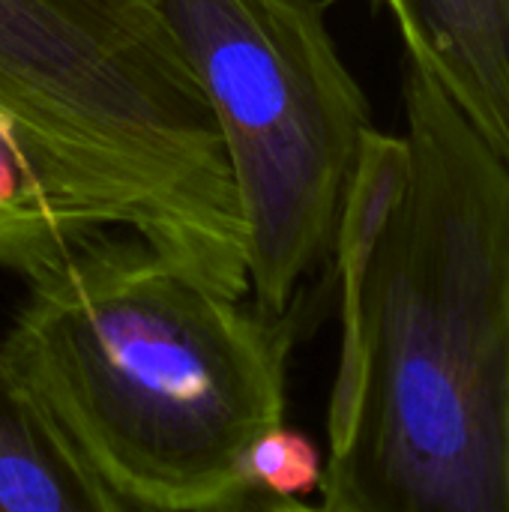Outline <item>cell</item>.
<instances>
[{"instance_id": "6da1fadb", "label": "cell", "mask_w": 509, "mask_h": 512, "mask_svg": "<svg viewBox=\"0 0 509 512\" xmlns=\"http://www.w3.org/2000/svg\"><path fill=\"white\" fill-rule=\"evenodd\" d=\"M342 210L324 512H509V168L405 57Z\"/></svg>"}, {"instance_id": "3957f363", "label": "cell", "mask_w": 509, "mask_h": 512, "mask_svg": "<svg viewBox=\"0 0 509 512\" xmlns=\"http://www.w3.org/2000/svg\"><path fill=\"white\" fill-rule=\"evenodd\" d=\"M0 117L78 225L249 297L222 141L162 0H0Z\"/></svg>"}, {"instance_id": "277c9868", "label": "cell", "mask_w": 509, "mask_h": 512, "mask_svg": "<svg viewBox=\"0 0 509 512\" xmlns=\"http://www.w3.org/2000/svg\"><path fill=\"white\" fill-rule=\"evenodd\" d=\"M228 165L252 309L285 318L333 258L375 129L318 0H162Z\"/></svg>"}, {"instance_id": "8992f818", "label": "cell", "mask_w": 509, "mask_h": 512, "mask_svg": "<svg viewBox=\"0 0 509 512\" xmlns=\"http://www.w3.org/2000/svg\"><path fill=\"white\" fill-rule=\"evenodd\" d=\"M0 512H132L9 363L0 342Z\"/></svg>"}, {"instance_id": "ba28073f", "label": "cell", "mask_w": 509, "mask_h": 512, "mask_svg": "<svg viewBox=\"0 0 509 512\" xmlns=\"http://www.w3.org/2000/svg\"><path fill=\"white\" fill-rule=\"evenodd\" d=\"M324 459L318 444L285 420L264 429L240 459V483L282 501H300L321 489Z\"/></svg>"}, {"instance_id": "7a4b0ae2", "label": "cell", "mask_w": 509, "mask_h": 512, "mask_svg": "<svg viewBox=\"0 0 509 512\" xmlns=\"http://www.w3.org/2000/svg\"><path fill=\"white\" fill-rule=\"evenodd\" d=\"M27 282L3 351L105 483L201 512L285 420L291 318H264L120 231H75Z\"/></svg>"}, {"instance_id": "9c48e42d", "label": "cell", "mask_w": 509, "mask_h": 512, "mask_svg": "<svg viewBox=\"0 0 509 512\" xmlns=\"http://www.w3.org/2000/svg\"><path fill=\"white\" fill-rule=\"evenodd\" d=\"M201 512H252V489H240L237 495H231L222 504H213Z\"/></svg>"}, {"instance_id": "5b68a950", "label": "cell", "mask_w": 509, "mask_h": 512, "mask_svg": "<svg viewBox=\"0 0 509 512\" xmlns=\"http://www.w3.org/2000/svg\"><path fill=\"white\" fill-rule=\"evenodd\" d=\"M414 60L509 168V0H378Z\"/></svg>"}, {"instance_id": "52a82bcc", "label": "cell", "mask_w": 509, "mask_h": 512, "mask_svg": "<svg viewBox=\"0 0 509 512\" xmlns=\"http://www.w3.org/2000/svg\"><path fill=\"white\" fill-rule=\"evenodd\" d=\"M78 225L54 198L12 126L0 117V267L21 279L45 267Z\"/></svg>"}]
</instances>
